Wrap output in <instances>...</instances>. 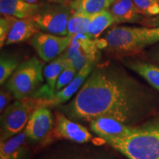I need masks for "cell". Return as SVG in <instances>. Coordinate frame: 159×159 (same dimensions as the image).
<instances>
[{
    "label": "cell",
    "instance_id": "d4e9b609",
    "mask_svg": "<svg viewBox=\"0 0 159 159\" xmlns=\"http://www.w3.org/2000/svg\"><path fill=\"white\" fill-rule=\"evenodd\" d=\"M14 19V17L2 16L0 19V45H1V47H4L5 44L6 39H7L9 30Z\"/></svg>",
    "mask_w": 159,
    "mask_h": 159
},
{
    "label": "cell",
    "instance_id": "7c38bea8",
    "mask_svg": "<svg viewBox=\"0 0 159 159\" xmlns=\"http://www.w3.org/2000/svg\"><path fill=\"white\" fill-rule=\"evenodd\" d=\"M52 131L55 138L66 139L80 144L89 142L92 137L88 129L75 121L71 120L62 112L56 113Z\"/></svg>",
    "mask_w": 159,
    "mask_h": 159
},
{
    "label": "cell",
    "instance_id": "5b68a950",
    "mask_svg": "<svg viewBox=\"0 0 159 159\" xmlns=\"http://www.w3.org/2000/svg\"><path fill=\"white\" fill-rule=\"evenodd\" d=\"M34 97L16 99L10 104L1 115V142L21 132L33 111L36 109Z\"/></svg>",
    "mask_w": 159,
    "mask_h": 159
},
{
    "label": "cell",
    "instance_id": "4dcf8cb0",
    "mask_svg": "<svg viewBox=\"0 0 159 159\" xmlns=\"http://www.w3.org/2000/svg\"><path fill=\"white\" fill-rule=\"evenodd\" d=\"M26 1H27L28 2L30 3H36L38 1H39V0H26Z\"/></svg>",
    "mask_w": 159,
    "mask_h": 159
},
{
    "label": "cell",
    "instance_id": "d6986e66",
    "mask_svg": "<svg viewBox=\"0 0 159 159\" xmlns=\"http://www.w3.org/2000/svg\"><path fill=\"white\" fill-rule=\"evenodd\" d=\"M27 138L25 130L15 135L7 140L1 142L0 156L9 157L26 154V139Z\"/></svg>",
    "mask_w": 159,
    "mask_h": 159
},
{
    "label": "cell",
    "instance_id": "7402d4cb",
    "mask_svg": "<svg viewBox=\"0 0 159 159\" xmlns=\"http://www.w3.org/2000/svg\"><path fill=\"white\" fill-rule=\"evenodd\" d=\"M19 61L15 56L2 54L0 59V84L2 85L8 80L19 66Z\"/></svg>",
    "mask_w": 159,
    "mask_h": 159
},
{
    "label": "cell",
    "instance_id": "30bf717a",
    "mask_svg": "<svg viewBox=\"0 0 159 159\" xmlns=\"http://www.w3.org/2000/svg\"><path fill=\"white\" fill-rule=\"evenodd\" d=\"M95 66V62H89L80 70L73 80L61 91L55 93L48 98H35L37 108L40 107L60 106L69 101L73 95L77 94L85 80L88 78ZM35 98V97H34Z\"/></svg>",
    "mask_w": 159,
    "mask_h": 159
},
{
    "label": "cell",
    "instance_id": "ac0fdd59",
    "mask_svg": "<svg viewBox=\"0 0 159 159\" xmlns=\"http://www.w3.org/2000/svg\"><path fill=\"white\" fill-rule=\"evenodd\" d=\"M113 24H115L114 19L108 10L91 15L86 35L91 39H98L103 32Z\"/></svg>",
    "mask_w": 159,
    "mask_h": 159
},
{
    "label": "cell",
    "instance_id": "6da1fadb",
    "mask_svg": "<svg viewBox=\"0 0 159 159\" xmlns=\"http://www.w3.org/2000/svg\"><path fill=\"white\" fill-rule=\"evenodd\" d=\"M158 103L150 89L121 67L106 63L94 66L74 98L58 107L75 122L107 117L134 126L150 116Z\"/></svg>",
    "mask_w": 159,
    "mask_h": 159
},
{
    "label": "cell",
    "instance_id": "4fadbf2b",
    "mask_svg": "<svg viewBox=\"0 0 159 159\" xmlns=\"http://www.w3.org/2000/svg\"><path fill=\"white\" fill-rule=\"evenodd\" d=\"M39 32H40L39 27L33 18H15L9 30L5 46L24 42L31 39Z\"/></svg>",
    "mask_w": 159,
    "mask_h": 159
},
{
    "label": "cell",
    "instance_id": "7a4b0ae2",
    "mask_svg": "<svg viewBox=\"0 0 159 159\" xmlns=\"http://www.w3.org/2000/svg\"><path fill=\"white\" fill-rule=\"evenodd\" d=\"M99 49L119 56H127L159 43V27L115 26L102 39H97Z\"/></svg>",
    "mask_w": 159,
    "mask_h": 159
},
{
    "label": "cell",
    "instance_id": "52a82bcc",
    "mask_svg": "<svg viewBox=\"0 0 159 159\" xmlns=\"http://www.w3.org/2000/svg\"><path fill=\"white\" fill-rule=\"evenodd\" d=\"M99 49L97 39H91L86 34H79L71 39L64 54L79 71L87 63H96L98 59Z\"/></svg>",
    "mask_w": 159,
    "mask_h": 159
},
{
    "label": "cell",
    "instance_id": "ffe728a7",
    "mask_svg": "<svg viewBox=\"0 0 159 159\" xmlns=\"http://www.w3.org/2000/svg\"><path fill=\"white\" fill-rule=\"evenodd\" d=\"M112 4V0H72L69 3V6L72 11L94 15L108 10Z\"/></svg>",
    "mask_w": 159,
    "mask_h": 159
},
{
    "label": "cell",
    "instance_id": "83f0119b",
    "mask_svg": "<svg viewBox=\"0 0 159 159\" xmlns=\"http://www.w3.org/2000/svg\"><path fill=\"white\" fill-rule=\"evenodd\" d=\"M149 56L152 61L159 63V44L154 47L153 48L151 49L150 53H149Z\"/></svg>",
    "mask_w": 159,
    "mask_h": 159
},
{
    "label": "cell",
    "instance_id": "484cf974",
    "mask_svg": "<svg viewBox=\"0 0 159 159\" xmlns=\"http://www.w3.org/2000/svg\"><path fill=\"white\" fill-rule=\"evenodd\" d=\"M13 94L7 89H2L0 92V111H3L8 106L10 102L13 99Z\"/></svg>",
    "mask_w": 159,
    "mask_h": 159
},
{
    "label": "cell",
    "instance_id": "603a6c76",
    "mask_svg": "<svg viewBox=\"0 0 159 159\" xmlns=\"http://www.w3.org/2000/svg\"><path fill=\"white\" fill-rule=\"evenodd\" d=\"M139 13L144 17L159 14V0H133Z\"/></svg>",
    "mask_w": 159,
    "mask_h": 159
},
{
    "label": "cell",
    "instance_id": "8fae6325",
    "mask_svg": "<svg viewBox=\"0 0 159 159\" xmlns=\"http://www.w3.org/2000/svg\"><path fill=\"white\" fill-rule=\"evenodd\" d=\"M54 125L50 110L47 107H40L32 112L25 131L30 140L39 142L49 136Z\"/></svg>",
    "mask_w": 159,
    "mask_h": 159
},
{
    "label": "cell",
    "instance_id": "f1b7e54d",
    "mask_svg": "<svg viewBox=\"0 0 159 159\" xmlns=\"http://www.w3.org/2000/svg\"><path fill=\"white\" fill-rule=\"evenodd\" d=\"M25 156L26 154L19 155V156H9V157L0 156V159H24V157Z\"/></svg>",
    "mask_w": 159,
    "mask_h": 159
},
{
    "label": "cell",
    "instance_id": "e0dca14e",
    "mask_svg": "<svg viewBox=\"0 0 159 159\" xmlns=\"http://www.w3.org/2000/svg\"><path fill=\"white\" fill-rule=\"evenodd\" d=\"M125 66L142 76L150 85L159 91V66L152 63L135 59H126Z\"/></svg>",
    "mask_w": 159,
    "mask_h": 159
},
{
    "label": "cell",
    "instance_id": "9a60e30c",
    "mask_svg": "<svg viewBox=\"0 0 159 159\" xmlns=\"http://www.w3.org/2000/svg\"><path fill=\"white\" fill-rule=\"evenodd\" d=\"M69 62V59L65 54L61 55L56 58L50 61L48 64L43 68V77L47 82L46 90L39 91L38 94L41 92L40 96H43L39 98H48L55 93V87L57 79L62 72V71L66 66ZM37 94V95H38Z\"/></svg>",
    "mask_w": 159,
    "mask_h": 159
},
{
    "label": "cell",
    "instance_id": "277c9868",
    "mask_svg": "<svg viewBox=\"0 0 159 159\" xmlns=\"http://www.w3.org/2000/svg\"><path fill=\"white\" fill-rule=\"evenodd\" d=\"M43 63L33 57L19 64L6 82L5 87L16 99L33 97L43 82Z\"/></svg>",
    "mask_w": 159,
    "mask_h": 159
},
{
    "label": "cell",
    "instance_id": "ba28073f",
    "mask_svg": "<svg viewBox=\"0 0 159 159\" xmlns=\"http://www.w3.org/2000/svg\"><path fill=\"white\" fill-rule=\"evenodd\" d=\"M71 38L39 32L30 39V43L42 61L50 62L68 49Z\"/></svg>",
    "mask_w": 159,
    "mask_h": 159
},
{
    "label": "cell",
    "instance_id": "3957f363",
    "mask_svg": "<svg viewBox=\"0 0 159 159\" xmlns=\"http://www.w3.org/2000/svg\"><path fill=\"white\" fill-rule=\"evenodd\" d=\"M128 159H159V114L137 126V132L109 143Z\"/></svg>",
    "mask_w": 159,
    "mask_h": 159
},
{
    "label": "cell",
    "instance_id": "1f68e13d",
    "mask_svg": "<svg viewBox=\"0 0 159 159\" xmlns=\"http://www.w3.org/2000/svg\"><path fill=\"white\" fill-rule=\"evenodd\" d=\"M71 159H98V158H71Z\"/></svg>",
    "mask_w": 159,
    "mask_h": 159
},
{
    "label": "cell",
    "instance_id": "8992f818",
    "mask_svg": "<svg viewBox=\"0 0 159 159\" xmlns=\"http://www.w3.org/2000/svg\"><path fill=\"white\" fill-rule=\"evenodd\" d=\"M71 11L69 4H48L41 6L39 11L33 16L40 30L51 34L67 36V26Z\"/></svg>",
    "mask_w": 159,
    "mask_h": 159
},
{
    "label": "cell",
    "instance_id": "44dd1931",
    "mask_svg": "<svg viewBox=\"0 0 159 159\" xmlns=\"http://www.w3.org/2000/svg\"><path fill=\"white\" fill-rule=\"evenodd\" d=\"M91 15L80 11H72L68 21V35L72 39L79 34H86Z\"/></svg>",
    "mask_w": 159,
    "mask_h": 159
},
{
    "label": "cell",
    "instance_id": "f546056e",
    "mask_svg": "<svg viewBox=\"0 0 159 159\" xmlns=\"http://www.w3.org/2000/svg\"><path fill=\"white\" fill-rule=\"evenodd\" d=\"M55 2L61 3V4H67L70 3L72 0H54Z\"/></svg>",
    "mask_w": 159,
    "mask_h": 159
},
{
    "label": "cell",
    "instance_id": "d6a6232c",
    "mask_svg": "<svg viewBox=\"0 0 159 159\" xmlns=\"http://www.w3.org/2000/svg\"><path fill=\"white\" fill-rule=\"evenodd\" d=\"M115 1H116V0H112V2H113V3H114V2H115Z\"/></svg>",
    "mask_w": 159,
    "mask_h": 159
},
{
    "label": "cell",
    "instance_id": "4316f807",
    "mask_svg": "<svg viewBox=\"0 0 159 159\" xmlns=\"http://www.w3.org/2000/svg\"><path fill=\"white\" fill-rule=\"evenodd\" d=\"M140 24L149 27H159V14L152 17H144Z\"/></svg>",
    "mask_w": 159,
    "mask_h": 159
},
{
    "label": "cell",
    "instance_id": "9c48e42d",
    "mask_svg": "<svg viewBox=\"0 0 159 159\" xmlns=\"http://www.w3.org/2000/svg\"><path fill=\"white\" fill-rule=\"evenodd\" d=\"M89 123L91 130L108 144L128 138L137 132V126L125 125L116 119L107 117H99Z\"/></svg>",
    "mask_w": 159,
    "mask_h": 159
},
{
    "label": "cell",
    "instance_id": "5bb4252c",
    "mask_svg": "<svg viewBox=\"0 0 159 159\" xmlns=\"http://www.w3.org/2000/svg\"><path fill=\"white\" fill-rule=\"evenodd\" d=\"M41 5L26 0H0V12L3 16L16 19L32 18L39 11Z\"/></svg>",
    "mask_w": 159,
    "mask_h": 159
},
{
    "label": "cell",
    "instance_id": "cb8c5ba5",
    "mask_svg": "<svg viewBox=\"0 0 159 159\" xmlns=\"http://www.w3.org/2000/svg\"><path fill=\"white\" fill-rule=\"evenodd\" d=\"M77 72L78 71L76 70V69L75 68L74 66L72 65V63L69 59V62L67 63L66 66L62 71L58 79H57L56 87H55V93L61 91V89H63L66 85H68L73 80V79L77 75Z\"/></svg>",
    "mask_w": 159,
    "mask_h": 159
},
{
    "label": "cell",
    "instance_id": "2e32d148",
    "mask_svg": "<svg viewBox=\"0 0 159 159\" xmlns=\"http://www.w3.org/2000/svg\"><path fill=\"white\" fill-rule=\"evenodd\" d=\"M110 11L115 24L141 23L144 18L139 13L133 0H116L111 5Z\"/></svg>",
    "mask_w": 159,
    "mask_h": 159
}]
</instances>
